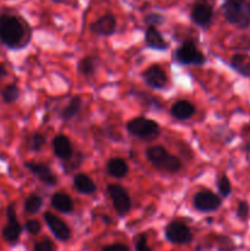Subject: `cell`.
<instances>
[{
    "mask_svg": "<svg viewBox=\"0 0 250 251\" xmlns=\"http://www.w3.org/2000/svg\"><path fill=\"white\" fill-rule=\"evenodd\" d=\"M0 43L9 49L24 48L26 27L20 17L7 12L0 14Z\"/></svg>",
    "mask_w": 250,
    "mask_h": 251,
    "instance_id": "6da1fadb",
    "label": "cell"
},
{
    "mask_svg": "<svg viewBox=\"0 0 250 251\" xmlns=\"http://www.w3.org/2000/svg\"><path fill=\"white\" fill-rule=\"evenodd\" d=\"M146 158L152 166L156 169L161 172H166V173H178L183 167L180 159L174 154L169 153L163 146L161 145H156V146H151L145 151Z\"/></svg>",
    "mask_w": 250,
    "mask_h": 251,
    "instance_id": "7a4b0ae2",
    "label": "cell"
},
{
    "mask_svg": "<svg viewBox=\"0 0 250 251\" xmlns=\"http://www.w3.org/2000/svg\"><path fill=\"white\" fill-rule=\"evenodd\" d=\"M222 12L225 20L238 28H248L250 26V6L245 1L225 0L222 5Z\"/></svg>",
    "mask_w": 250,
    "mask_h": 251,
    "instance_id": "3957f363",
    "label": "cell"
},
{
    "mask_svg": "<svg viewBox=\"0 0 250 251\" xmlns=\"http://www.w3.org/2000/svg\"><path fill=\"white\" fill-rule=\"evenodd\" d=\"M126 130L130 135L142 140H153L161 132L158 123L144 117L135 118L127 122Z\"/></svg>",
    "mask_w": 250,
    "mask_h": 251,
    "instance_id": "277c9868",
    "label": "cell"
},
{
    "mask_svg": "<svg viewBox=\"0 0 250 251\" xmlns=\"http://www.w3.org/2000/svg\"><path fill=\"white\" fill-rule=\"evenodd\" d=\"M174 60L185 66L203 65L206 63V56L193 42H184L174 51Z\"/></svg>",
    "mask_w": 250,
    "mask_h": 251,
    "instance_id": "5b68a950",
    "label": "cell"
},
{
    "mask_svg": "<svg viewBox=\"0 0 250 251\" xmlns=\"http://www.w3.org/2000/svg\"><path fill=\"white\" fill-rule=\"evenodd\" d=\"M107 194L109 195L113 207L119 216H125L131 208V198L124 186L119 184H110L107 188Z\"/></svg>",
    "mask_w": 250,
    "mask_h": 251,
    "instance_id": "8992f818",
    "label": "cell"
},
{
    "mask_svg": "<svg viewBox=\"0 0 250 251\" xmlns=\"http://www.w3.org/2000/svg\"><path fill=\"white\" fill-rule=\"evenodd\" d=\"M193 206L199 212H215L222 206V199L213 191L205 189L195 194L193 199Z\"/></svg>",
    "mask_w": 250,
    "mask_h": 251,
    "instance_id": "52a82bcc",
    "label": "cell"
},
{
    "mask_svg": "<svg viewBox=\"0 0 250 251\" xmlns=\"http://www.w3.org/2000/svg\"><path fill=\"white\" fill-rule=\"evenodd\" d=\"M164 235L169 243L176 245L189 244L193 240L191 229L180 221H173L169 223L164 229Z\"/></svg>",
    "mask_w": 250,
    "mask_h": 251,
    "instance_id": "ba28073f",
    "label": "cell"
},
{
    "mask_svg": "<svg viewBox=\"0 0 250 251\" xmlns=\"http://www.w3.org/2000/svg\"><path fill=\"white\" fill-rule=\"evenodd\" d=\"M6 217L7 223L4 226L1 230V237L5 242L14 244V243L19 242L20 237L22 233V226L20 225L19 220H17L16 210H15L14 203H10L6 208Z\"/></svg>",
    "mask_w": 250,
    "mask_h": 251,
    "instance_id": "9c48e42d",
    "label": "cell"
},
{
    "mask_svg": "<svg viewBox=\"0 0 250 251\" xmlns=\"http://www.w3.org/2000/svg\"><path fill=\"white\" fill-rule=\"evenodd\" d=\"M142 80L150 88L164 90L168 86V76L158 64H152L142 73Z\"/></svg>",
    "mask_w": 250,
    "mask_h": 251,
    "instance_id": "30bf717a",
    "label": "cell"
},
{
    "mask_svg": "<svg viewBox=\"0 0 250 251\" xmlns=\"http://www.w3.org/2000/svg\"><path fill=\"white\" fill-rule=\"evenodd\" d=\"M26 169H28L32 174H33L36 178L39 179L42 184L47 186H54L58 183V179L54 176L53 171L50 169V167L47 163H42V162H26L25 163Z\"/></svg>",
    "mask_w": 250,
    "mask_h": 251,
    "instance_id": "8fae6325",
    "label": "cell"
},
{
    "mask_svg": "<svg viewBox=\"0 0 250 251\" xmlns=\"http://www.w3.org/2000/svg\"><path fill=\"white\" fill-rule=\"evenodd\" d=\"M44 222L48 226V228L50 229V232L53 233L54 237L56 238L60 242H68L71 238V230L69 228V226L64 222L63 220H60L59 217H56L54 213L51 212H46L43 215Z\"/></svg>",
    "mask_w": 250,
    "mask_h": 251,
    "instance_id": "7c38bea8",
    "label": "cell"
},
{
    "mask_svg": "<svg viewBox=\"0 0 250 251\" xmlns=\"http://www.w3.org/2000/svg\"><path fill=\"white\" fill-rule=\"evenodd\" d=\"M213 17V9L207 1H198L194 4L190 11L191 21L199 27H207L211 24Z\"/></svg>",
    "mask_w": 250,
    "mask_h": 251,
    "instance_id": "4fadbf2b",
    "label": "cell"
},
{
    "mask_svg": "<svg viewBox=\"0 0 250 251\" xmlns=\"http://www.w3.org/2000/svg\"><path fill=\"white\" fill-rule=\"evenodd\" d=\"M90 29L93 34L100 37L112 36L117 31V17L113 14H105L90 25Z\"/></svg>",
    "mask_w": 250,
    "mask_h": 251,
    "instance_id": "5bb4252c",
    "label": "cell"
},
{
    "mask_svg": "<svg viewBox=\"0 0 250 251\" xmlns=\"http://www.w3.org/2000/svg\"><path fill=\"white\" fill-rule=\"evenodd\" d=\"M51 146H53L55 157H58L61 161H68L74 156L73 145L65 135H56L51 141Z\"/></svg>",
    "mask_w": 250,
    "mask_h": 251,
    "instance_id": "9a60e30c",
    "label": "cell"
},
{
    "mask_svg": "<svg viewBox=\"0 0 250 251\" xmlns=\"http://www.w3.org/2000/svg\"><path fill=\"white\" fill-rule=\"evenodd\" d=\"M145 43L149 48L154 49V50H167L169 47L168 42L163 38V36L156 26H149L146 28Z\"/></svg>",
    "mask_w": 250,
    "mask_h": 251,
    "instance_id": "2e32d148",
    "label": "cell"
},
{
    "mask_svg": "<svg viewBox=\"0 0 250 251\" xmlns=\"http://www.w3.org/2000/svg\"><path fill=\"white\" fill-rule=\"evenodd\" d=\"M195 114V105L189 100H176L171 107V115L178 120H189Z\"/></svg>",
    "mask_w": 250,
    "mask_h": 251,
    "instance_id": "e0dca14e",
    "label": "cell"
},
{
    "mask_svg": "<svg viewBox=\"0 0 250 251\" xmlns=\"http://www.w3.org/2000/svg\"><path fill=\"white\" fill-rule=\"evenodd\" d=\"M74 188L82 195H92L97 190V185L90 176L85 173H77L73 178Z\"/></svg>",
    "mask_w": 250,
    "mask_h": 251,
    "instance_id": "ac0fdd59",
    "label": "cell"
},
{
    "mask_svg": "<svg viewBox=\"0 0 250 251\" xmlns=\"http://www.w3.org/2000/svg\"><path fill=\"white\" fill-rule=\"evenodd\" d=\"M50 203L56 211L61 213H70L74 211V201L68 194L55 193L50 199Z\"/></svg>",
    "mask_w": 250,
    "mask_h": 251,
    "instance_id": "d6986e66",
    "label": "cell"
},
{
    "mask_svg": "<svg viewBox=\"0 0 250 251\" xmlns=\"http://www.w3.org/2000/svg\"><path fill=\"white\" fill-rule=\"evenodd\" d=\"M107 172L110 176L117 179L125 178L129 173V166L123 158H110L107 162Z\"/></svg>",
    "mask_w": 250,
    "mask_h": 251,
    "instance_id": "ffe728a7",
    "label": "cell"
},
{
    "mask_svg": "<svg viewBox=\"0 0 250 251\" xmlns=\"http://www.w3.org/2000/svg\"><path fill=\"white\" fill-rule=\"evenodd\" d=\"M230 68L244 77H250V56L247 54H234L230 58Z\"/></svg>",
    "mask_w": 250,
    "mask_h": 251,
    "instance_id": "44dd1931",
    "label": "cell"
},
{
    "mask_svg": "<svg viewBox=\"0 0 250 251\" xmlns=\"http://www.w3.org/2000/svg\"><path fill=\"white\" fill-rule=\"evenodd\" d=\"M81 107H82V100H81V97L74 96V97L69 100L66 107H64V109L60 112V118L63 120H65V122L74 119L81 110Z\"/></svg>",
    "mask_w": 250,
    "mask_h": 251,
    "instance_id": "7402d4cb",
    "label": "cell"
},
{
    "mask_svg": "<svg viewBox=\"0 0 250 251\" xmlns=\"http://www.w3.org/2000/svg\"><path fill=\"white\" fill-rule=\"evenodd\" d=\"M42 206H43V199L38 194H31L25 200L24 210L28 215H36V213H38L41 211Z\"/></svg>",
    "mask_w": 250,
    "mask_h": 251,
    "instance_id": "603a6c76",
    "label": "cell"
},
{
    "mask_svg": "<svg viewBox=\"0 0 250 251\" xmlns=\"http://www.w3.org/2000/svg\"><path fill=\"white\" fill-rule=\"evenodd\" d=\"M20 88L19 86L15 85V83H9V85L5 86L1 91H0V96H1V100H4V103L6 104H11L15 103L20 98Z\"/></svg>",
    "mask_w": 250,
    "mask_h": 251,
    "instance_id": "cb8c5ba5",
    "label": "cell"
},
{
    "mask_svg": "<svg viewBox=\"0 0 250 251\" xmlns=\"http://www.w3.org/2000/svg\"><path fill=\"white\" fill-rule=\"evenodd\" d=\"M78 71L82 74L83 76H92L95 74L96 68H97V61H96L95 56H85L78 61Z\"/></svg>",
    "mask_w": 250,
    "mask_h": 251,
    "instance_id": "d4e9b609",
    "label": "cell"
},
{
    "mask_svg": "<svg viewBox=\"0 0 250 251\" xmlns=\"http://www.w3.org/2000/svg\"><path fill=\"white\" fill-rule=\"evenodd\" d=\"M217 189L218 193L222 198H228L232 193V184H230V180L228 179L227 176H221L220 179L217 180Z\"/></svg>",
    "mask_w": 250,
    "mask_h": 251,
    "instance_id": "484cf974",
    "label": "cell"
},
{
    "mask_svg": "<svg viewBox=\"0 0 250 251\" xmlns=\"http://www.w3.org/2000/svg\"><path fill=\"white\" fill-rule=\"evenodd\" d=\"M46 145V137L44 135H42L41 132H34L31 137H29V150L34 152L41 151L42 147Z\"/></svg>",
    "mask_w": 250,
    "mask_h": 251,
    "instance_id": "4316f807",
    "label": "cell"
},
{
    "mask_svg": "<svg viewBox=\"0 0 250 251\" xmlns=\"http://www.w3.org/2000/svg\"><path fill=\"white\" fill-rule=\"evenodd\" d=\"M217 249L218 251H234L237 249L234 242L229 237H220L217 240Z\"/></svg>",
    "mask_w": 250,
    "mask_h": 251,
    "instance_id": "83f0119b",
    "label": "cell"
},
{
    "mask_svg": "<svg viewBox=\"0 0 250 251\" xmlns=\"http://www.w3.org/2000/svg\"><path fill=\"white\" fill-rule=\"evenodd\" d=\"M134 245L135 250L136 251H152L151 248H150L149 243H147V237L146 234H139L134 239Z\"/></svg>",
    "mask_w": 250,
    "mask_h": 251,
    "instance_id": "f1b7e54d",
    "label": "cell"
},
{
    "mask_svg": "<svg viewBox=\"0 0 250 251\" xmlns=\"http://www.w3.org/2000/svg\"><path fill=\"white\" fill-rule=\"evenodd\" d=\"M82 161H83L82 154H81V153H74V156L71 157L70 159H68V161H64L65 163H68V164H66V166H68L66 171H68V172L75 171L76 168H78V167L81 166Z\"/></svg>",
    "mask_w": 250,
    "mask_h": 251,
    "instance_id": "f546056e",
    "label": "cell"
},
{
    "mask_svg": "<svg viewBox=\"0 0 250 251\" xmlns=\"http://www.w3.org/2000/svg\"><path fill=\"white\" fill-rule=\"evenodd\" d=\"M145 22H146L149 26H159L164 22V17L161 14H157V12H151V14H147L145 16Z\"/></svg>",
    "mask_w": 250,
    "mask_h": 251,
    "instance_id": "4dcf8cb0",
    "label": "cell"
},
{
    "mask_svg": "<svg viewBox=\"0 0 250 251\" xmlns=\"http://www.w3.org/2000/svg\"><path fill=\"white\" fill-rule=\"evenodd\" d=\"M25 229H26L27 233H29L31 235H37L38 233H41L42 225L39 223V221L37 220H28L25 223Z\"/></svg>",
    "mask_w": 250,
    "mask_h": 251,
    "instance_id": "1f68e13d",
    "label": "cell"
},
{
    "mask_svg": "<svg viewBox=\"0 0 250 251\" xmlns=\"http://www.w3.org/2000/svg\"><path fill=\"white\" fill-rule=\"evenodd\" d=\"M249 212H250L249 203H248L247 201H239L237 207L238 218H240L242 221H245L248 217H249Z\"/></svg>",
    "mask_w": 250,
    "mask_h": 251,
    "instance_id": "d6a6232c",
    "label": "cell"
},
{
    "mask_svg": "<svg viewBox=\"0 0 250 251\" xmlns=\"http://www.w3.org/2000/svg\"><path fill=\"white\" fill-rule=\"evenodd\" d=\"M33 251H54V244L49 239H42L34 244Z\"/></svg>",
    "mask_w": 250,
    "mask_h": 251,
    "instance_id": "836d02e7",
    "label": "cell"
},
{
    "mask_svg": "<svg viewBox=\"0 0 250 251\" xmlns=\"http://www.w3.org/2000/svg\"><path fill=\"white\" fill-rule=\"evenodd\" d=\"M102 251H130V249L125 244H120V243H117V244L107 245V247L103 248Z\"/></svg>",
    "mask_w": 250,
    "mask_h": 251,
    "instance_id": "e575fe53",
    "label": "cell"
},
{
    "mask_svg": "<svg viewBox=\"0 0 250 251\" xmlns=\"http://www.w3.org/2000/svg\"><path fill=\"white\" fill-rule=\"evenodd\" d=\"M7 75V71H6V69H5V66L2 65L1 63H0V81L2 80V78L5 77V76Z\"/></svg>",
    "mask_w": 250,
    "mask_h": 251,
    "instance_id": "d590c367",
    "label": "cell"
},
{
    "mask_svg": "<svg viewBox=\"0 0 250 251\" xmlns=\"http://www.w3.org/2000/svg\"><path fill=\"white\" fill-rule=\"evenodd\" d=\"M102 220H103V222H107V225H110L109 217H104V216H102Z\"/></svg>",
    "mask_w": 250,
    "mask_h": 251,
    "instance_id": "8d00e7d4",
    "label": "cell"
},
{
    "mask_svg": "<svg viewBox=\"0 0 250 251\" xmlns=\"http://www.w3.org/2000/svg\"><path fill=\"white\" fill-rule=\"evenodd\" d=\"M245 151H247L248 153H250V142L245 144Z\"/></svg>",
    "mask_w": 250,
    "mask_h": 251,
    "instance_id": "74e56055",
    "label": "cell"
},
{
    "mask_svg": "<svg viewBox=\"0 0 250 251\" xmlns=\"http://www.w3.org/2000/svg\"><path fill=\"white\" fill-rule=\"evenodd\" d=\"M229 1H245V0H229Z\"/></svg>",
    "mask_w": 250,
    "mask_h": 251,
    "instance_id": "f35d334b",
    "label": "cell"
},
{
    "mask_svg": "<svg viewBox=\"0 0 250 251\" xmlns=\"http://www.w3.org/2000/svg\"><path fill=\"white\" fill-rule=\"evenodd\" d=\"M53 1L54 2H61V1H63V0H53Z\"/></svg>",
    "mask_w": 250,
    "mask_h": 251,
    "instance_id": "ab89813d",
    "label": "cell"
}]
</instances>
